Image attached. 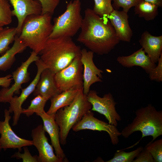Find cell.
I'll return each mask as SVG.
<instances>
[{"label": "cell", "instance_id": "1", "mask_svg": "<svg viewBox=\"0 0 162 162\" xmlns=\"http://www.w3.org/2000/svg\"><path fill=\"white\" fill-rule=\"evenodd\" d=\"M84 13L77 40L94 53L108 54L120 41L109 20L96 14L90 8Z\"/></svg>", "mask_w": 162, "mask_h": 162}, {"label": "cell", "instance_id": "2", "mask_svg": "<svg viewBox=\"0 0 162 162\" xmlns=\"http://www.w3.org/2000/svg\"><path fill=\"white\" fill-rule=\"evenodd\" d=\"M81 49L72 38H49L38 54L46 67L55 74L69 65L81 55Z\"/></svg>", "mask_w": 162, "mask_h": 162}, {"label": "cell", "instance_id": "3", "mask_svg": "<svg viewBox=\"0 0 162 162\" xmlns=\"http://www.w3.org/2000/svg\"><path fill=\"white\" fill-rule=\"evenodd\" d=\"M52 16L48 14L28 16L18 35L27 47L38 54L49 39L53 29Z\"/></svg>", "mask_w": 162, "mask_h": 162}, {"label": "cell", "instance_id": "4", "mask_svg": "<svg viewBox=\"0 0 162 162\" xmlns=\"http://www.w3.org/2000/svg\"><path fill=\"white\" fill-rule=\"evenodd\" d=\"M132 122L121 132V135L127 138L136 131L142 134V138L152 137L153 142L162 135V111H158L151 104L137 110Z\"/></svg>", "mask_w": 162, "mask_h": 162}, {"label": "cell", "instance_id": "5", "mask_svg": "<svg viewBox=\"0 0 162 162\" xmlns=\"http://www.w3.org/2000/svg\"><path fill=\"white\" fill-rule=\"evenodd\" d=\"M92 108V105L88 100L87 95L83 93L82 88L79 91L70 105L57 111L55 114V119L60 129L61 144L64 145L66 144L71 129Z\"/></svg>", "mask_w": 162, "mask_h": 162}, {"label": "cell", "instance_id": "6", "mask_svg": "<svg viewBox=\"0 0 162 162\" xmlns=\"http://www.w3.org/2000/svg\"><path fill=\"white\" fill-rule=\"evenodd\" d=\"M81 9L80 0L71 1L68 3L65 11L54 19L52 30L49 38L74 36L81 27L83 20Z\"/></svg>", "mask_w": 162, "mask_h": 162}, {"label": "cell", "instance_id": "7", "mask_svg": "<svg viewBox=\"0 0 162 162\" xmlns=\"http://www.w3.org/2000/svg\"><path fill=\"white\" fill-rule=\"evenodd\" d=\"M83 71L80 55L68 66L55 73V81L60 92L73 88H83Z\"/></svg>", "mask_w": 162, "mask_h": 162}, {"label": "cell", "instance_id": "8", "mask_svg": "<svg viewBox=\"0 0 162 162\" xmlns=\"http://www.w3.org/2000/svg\"><path fill=\"white\" fill-rule=\"evenodd\" d=\"M88 100L92 105L91 110L96 111L104 115L108 123L117 126L118 122L121 121L120 115L116 111L115 102L110 93L104 95L102 97L98 95L97 92L90 90L87 95Z\"/></svg>", "mask_w": 162, "mask_h": 162}, {"label": "cell", "instance_id": "9", "mask_svg": "<svg viewBox=\"0 0 162 162\" xmlns=\"http://www.w3.org/2000/svg\"><path fill=\"white\" fill-rule=\"evenodd\" d=\"M38 55L32 51L28 58L13 72L12 75L14 83L10 88H3L0 90V103L9 102L14 93H19L22 85L29 81L30 74L28 69L32 63L40 58Z\"/></svg>", "mask_w": 162, "mask_h": 162}, {"label": "cell", "instance_id": "10", "mask_svg": "<svg viewBox=\"0 0 162 162\" xmlns=\"http://www.w3.org/2000/svg\"><path fill=\"white\" fill-rule=\"evenodd\" d=\"M73 130L77 132L84 130H90L100 131H104L109 134L112 144L117 145L119 141V136L121 135L116 126L100 120L94 116L91 110L87 112L81 119L72 128Z\"/></svg>", "mask_w": 162, "mask_h": 162}, {"label": "cell", "instance_id": "11", "mask_svg": "<svg viewBox=\"0 0 162 162\" xmlns=\"http://www.w3.org/2000/svg\"><path fill=\"white\" fill-rule=\"evenodd\" d=\"M4 112V120L0 121V144L2 149H17L21 152L22 147L33 145L32 140L22 138L14 133L9 124L11 118L10 112L7 109Z\"/></svg>", "mask_w": 162, "mask_h": 162}, {"label": "cell", "instance_id": "12", "mask_svg": "<svg viewBox=\"0 0 162 162\" xmlns=\"http://www.w3.org/2000/svg\"><path fill=\"white\" fill-rule=\"evenodd\" d=\"M37 71L36 74L33 80L26 87L22 89L20 95L13 97L9 102L10 106L8 110L10 113H14L12 125L15 126L18 123L22 113V105L29 95L34 90L39 80L42 71L46 68L39 58L35 62Z\"/></svg>", "mask_w": 162, "mask_h": 162}, {"label": "cell", "instance_id": "13", "mask_svg": "<svg viewBox=\"0 0 162 162\" xmlns=\"http://www.w3.org/2000/svg\"><path fill=\"white\" fill-rule=\"evenodd\" d=\"M43 125L39 124L32 130L33 145L38 151V162H63L54 152L53 146L48 142Z\"/></svg>", "mask_w": 162, "mask_h": 162}, {"label": "cell", "instance_id": "14", "mask_svg": "<svg viewBox=\"0 0 162 162\" xmlns=\"http://www.w3.org/2000/svg\"><path fill=\"white\" fill-rule=\"evenodd\" d=\"M94 53L85 49L81 50V61L83 67V92L87 95L91 86L97 82H102V70L98 68L93 61Z\"/></svg>", "mask_w": 162, "mask_h": 162}, {"label": "cell", "instance_id": "15", "mask_svg": "<svg viewBox=\"0 0 162 162\" xmlns=\"http://www.w3.org/2000/svg\"><path fill=\"white\" fill-rule=\"evenodd\" d=\"M12 6V10L13 16H15L17 20L18 24L16 27L17 34L18 35L21 31L23 22L28 16L40 14L42 7L38 0H9Z\"/></svg>", "mask_w": 162, "mask_h": 162}, {"label": "cell", "instance_id": "16", "mask_svg": "<svg viewBox=\"0 0 162 162\" xmlns=\"http://www.w3.org/2000/svg\"><path fill=\"white\" fill-rule=\"evenodd\" d=\"M37 115L41 117L43 121L44 128L50 136L56 154L64 162L68 161L60 145V129L55 120V114L49 115L44 111Z\"/></svg>", "mask_w": 162, "mask_h": 162}, {"label": "cell", "instance_id": "17", "mask_svg": "<svg viewBox=\"0 0 162 162\" xmlns=\"http://www.w3.org/2000/svg\"><path fill=\"white\" fill-rule=\"evenodd\" d=\"M109 20L120 41L130 42L133 32L129 25L128 13L114 9L106 17Z\"/></svg>", "mask_w": 162, "mask_h": 162}, {"label": "cell", "instance_id": "18", "mask_svg": "<svg viewBox=\"0 0 162 162\" xmlns=\"http://www.w3.org/2000/svg\"><path fill=\"white\" fill-rule=\"evenodd\" d=\"M55 74L47 68L42 71L33 92L34 95H40L48 100L61 93L56 83Z\"/></svg>", "mask_w": 162, "mask_h": 162}, {"label": "cell", "instance_id": "19", "mask_svg": "<svg viewBox=\"0 0 162 162\" xmlns=\"http://www.w3.org/2000/svg\"><path fill=\"white\" fill-rule=\"evenodd\" d=\"M117 60L119 63L125 67H140L148 74L156 66L146 54L142 47L129 56L118 57Z\"/></svg>", "mask_w": 162, "mask_h": 162}, {"label": "cell", "instance_id": "20", "mask_svg": "<svg viewBox=\"0 0 162 162\" xmlns=\"http://www.w3.org/2000/svg\"><path fill=\"white\" fill-rule=\"evenodd\" d=\"M139 42L152 62L155 64L158 62L162 53V35L153 36L146 31L142 34Z\"/></svg>", "mask_w": 162, "mask_h": 162}, {"label": "cell", "instance_id": "21", "mask_svg": "<svg viewBox=\"0 0 162 162\" xmlns=\"http://www.w3.org/2000/svg\"><path fill=\"white\" fill-rule=\"evenodd\" d=\"M82 88H72L51 98L50 99V106L46 113L49 115L55 114L60 108L70 105L75 99L79 91Z\"/></svg>", "mask_w": 162, "mask_h": 162}, {"label": "cell", "instance_id": "22", "mask_svg": "<svg viewBox=\"0 0 162 162\" xmlns=\"http://www.w3.org/2000/svg\"><path fill=\"white\" fill-rule=\"evenodd\" d=\"M26 48L16 35L12 47L0 57V70L5 71L10 69L16 60V55L22 52Z\"/></svg>", "mask_w": 162, "mask_h": 162}, {"label": "cell", "instance_id": "23", "mask_svg": "<svg viewBox=\"0 0 162 162\" xmlns=\"http://www.w3.org/2000/svg\"><path fill=\"white\" fill-rule=\"evenodd\" d=\"M134 11L136 14L145 20H153L158 14L159 7L156 5L142 0L135 7Z\"/></svg>", "mask_w": 162, "mask_h": 162}, {"label": "cell", "instance_id": "24", "mask_svg": "<svg viewBox=\"0 0 162 162\" xmlns=\"http://www.w3.org/2000/svg\"><path fill=\"white\" fill-rule=\"evenodd\" d=\"M17 33L16 27L3 28L0 32V54L10 49L9 46L14 41Z\"/></svg>", "mask_w": 162, "mask_h": 162}, {"label": "cell", "instance_id": "25", "mask_svg": "<svg viewBox=\"0 0 162 162\" xmlns=\"http://www.w3.org/2000/svg\"><path fill=\"white\" fill-rule=\"evenodd\" d=\"M48 100L45 97L40 95L35 97L31 101L30 105L26 109H22V113L24 114L28 117L32 115L35 113L38 114L43 112L46 103Z\"/></svg>", "mask_w": 162, "mask_h": 162}, {"label": "cell", "instance_id": "26", "mask_svg": "<svg viewBox=\"0 0 162 162\" xmlns=\"http://www.w3.org/2000/svg\"><path fill=\"white\" fill-rule=\"evenodd\" d=\"M143 147L140 146L135 150L126 152L122 150L117 151L112 158L106 162H133L142 150Z\"/></svg>", "mask_w": 162, "mask_h": 162}, {"label": "cell", "instance_id": "27", "mask_svg": "<svg viewBox=\"0 0 162 162\" xmlns=\"http://www.w3.org/2000/svg\"><path fill=\"white\" fill-rule=\"evenodd\" d=\"M112 0H94L93 12L101 17H107L114 9L112 4Z\"/></svg>", "mask_w": 162, "mask_h": 162}, {"label": "cell", "instance_id": "28", "mask_svg": "<svg viewBox=\"0 0 162 162\" xmlns=\"http://www.w3.org/2000/svg\"><path fill=\"white\" fill-rule=\"evenodd\" d=\"M10 7L8 0H0V27L11 23L13 16Z\"/></svg>", "mask_w": 162, "mask_h": 162}, {"label": "cell", "instance_id": "29", "mask_svg": "<svg viewBox=\"0 0 162 162\" xmlns=\"http://www.w3.org/2000/svg\"><path fill=\"white\" fill-rule=\"evenodd\" d=\"M152 156L154 162H162V139L149 142L145 147Z\"/></svg>", "mask_w": 162, "mask_h": 162}, {"label": "cell", "instance_id": "30", "mask_svg": "<svg viewBox=\"0 0 162 162\" xmlns=\"http://www.w3.org/2000/svg\"><path fill=\"white\" fill-rule=\"evenodd\" d=\"M42 7L41 14H48L52 15L61 0H38Z\"/></svg>", "mask_w": 162, "mask_h": 162}, {"label": "cell", "instance_id": "31", "mask_svg": "<svg viewBox=\"0 0 162 162\" xmlns=\"http://www.w3.org/2000/svg\"><path fill=\"white\" fill-rule=\"evenodd\" d=\"M142 0H112V5L114 9L118 10L120 8H123V10L128 13L130 8L135 7L138 3Z\"/></svg>", "mask_w": 162, "mask_h": 162}, {"label": "cell", "instance_id": "32", "mask_svg": "<svg viewBox=\"0 0 162 162\" xmlns=\"http://www.w3.org/2000/svg\"><path fill=\"white\" fill-rule=\"evenodd\" d=\"M23 148L24 153H21L20 152L18 151L15 153L11 157L16 158L17 159H22L23 162H38V156H32L27 146Z\"/></svg>", "mask_w": 162, "mask_h": 162}, {"label": "cell", "instance_id": "33", "mask_svg": "<svg viewBox=\"0 0 162 162\" xmlns=\"http://www.w3.org/2000/svg\"><path fill=\"white\" fill-rule=\"evenodd\" d=\"M157 65L149 73V76L151 80L158 82L162 81V53L158 61Z\"/></svg>", "mask_w": 162, "mask_h": 162}, {"label": "cell", "instance_id": "34", "mask_svg": "<svg viewBox=\"0 0 162 162\" xmlns=\"http://www.w3.org/2000/svg\"><path fill=\"white\" fill-rule=\"evenodd\" d=\"M133 162H154L150 152L145 147L143 148Z\"/></svg>", "mask_w": 162, "mask_h": 162}, {"label": "cell", "instance_id": "35", "mask_svg": "<svg viewBox=\"0 0 162 162\" xmlns=\"http://www.w3.org/2000/svg\"><path fill=\"white\" fill-rule=\"evenodd\" d=\"M12 75L8 74L6 76L0 77V86L3 88H8L10 85L13 80Z\"/></svg>", "mask_w": 162, "mask_h": 162}, {"label": "cell", "instance_id": "36", "mask_svg": "<svg viewBox=\"0 0 162 162\" xmlns=\"http://www.w3.org/2000/svg\"><path fill=\"white\" fill-rule=\"evenodd\" d=\"M157 5L159 7L162 6V0H143Z\"/></svg>", "mask_w": 162, "mask_h": 162}, {"label": "cell", "instance_id": "37", "mask_svg": "<svg viewBox=\"0 0 162 162\" xmlns=\"http://www.w3.org/2000/svg\"><path fill=\"white\" fill-rule=\"evenodd\" d=\"M3 27H0V32L3 29Z\"/></svg>", "mask_w": 162, "mask_h": 162}, {"label": "cell", "instance_id": "38", "mask_svg": "<svg viewBox=\"0 0 162 162\" xmlns=\"http://www.w3.org/2000/svg\"><path fill=\"white\" fill-rule=\"evenodd\" d=\"M2 149V148L0 144V152L1 151Z\"/></svg>", "mask_w": 162, "mask_h": 162}]
</instances>
